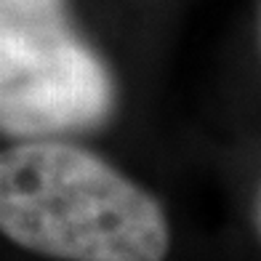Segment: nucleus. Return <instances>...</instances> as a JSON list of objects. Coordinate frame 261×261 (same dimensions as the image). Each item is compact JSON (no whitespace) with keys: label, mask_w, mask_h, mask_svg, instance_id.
I'll return each instance as SVG.
<instances>
[{"label":"nucleus","mask_w":261,"mask_h":261,"mask_svg":"<svg viewBox=\"0 0 261 261\" xmlns=\"http://www.w3.org/2000/svg\"><path fill=\"white\" fill-rule=\"evenodd\" d=\"M0 234L54 261H165L171 251L160 200L62 139L0 149Z\"/></svg>","instance_id":"nucleus-1"},{"label":"nucleus","mask_w":261,"mask_h":261,"mask_svg":"<svg viewBox=\"0 0 261 261\" xmlns=\"http://www.w3.org/2000/svg\"><path fill=\"white\" fill-rule=\"evenodd\" d=\"M115 80L67 0H0V134L51 139L101 125Z\"/></svg>","instance_id":"nucleus-2"}]
</instances>
